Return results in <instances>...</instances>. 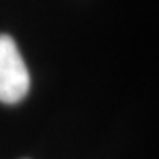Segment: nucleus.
Wrapping results in <instances>:
<instances>
[{"label":"nucleus","mask_w":159,"mask_h":159,"mask_svg":"<svg viewBox=\"0 0 159 159\" xmlns=\"http://www.w3.org/2000/svg\"><path fill=\"white\" fill-rule=\"evenodd\" d=\"M31 86L28 67L8 34H0V101L16 104L25 99Z\"/></svg>","instance_id":"1"}]
</instances>
